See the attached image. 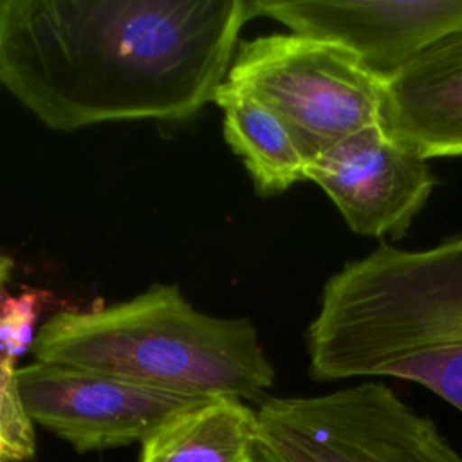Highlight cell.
Returning <instances> with one entry per match:
<instances>
[{
  "instance_id": "ba28073f",
  "label": "cell",
  "mask_w": 462,
  "mask_h": 462,
  "mask_svg": "<svg viewBox=\"0 0 462 462\" xmlns=\"http://www.w3.org/2000/svg\"><path fill=\"white\" fill-rule=\"evenodd\" d=\"M251 9L291 32L350 51L381 83L431 42L462 25V0H253Z\"/></svg>"
},
{
  "instance_id": "277c9868",
  "label": "cell",
  "mask_w": 462,
  "mask_h": 462,
  "mask_svg": "<svg viewBox=\"0 0 462 462\" xmlns=\"http://www.w3.org/2000/svg\"><path fill=\"white\" fill-rule=\"evenodd\" d=\"M256 415V462H462L428 415L375 381L269 397Z\"/></svg>"
},
{
  "instance_id": "7c38bea8",
  "label": "cell",
  "mask_w": 462,
  "mask_h": 462,
  "mask_svg": "<svg viewBox=\"0 0 462 462\" xmlns=\"http://www.w3.org/2000/svg\"><path fill=\"white\" fill-rule=\"evenodd\" d=\"M34 453V422L20 397L16 366L0 363V462H29Z\"/></svg>"
},
{
  "instance_id": "30bf717a",
  "label": "cell",
  "mask_w": 462,
  "mask_h": 462,
  "mask_svg": "<svg viewBox=\"0 0 462 462\" xmlns=\"http://www.w3.org/2000/svg\"><path fill=\"white\" fill-rule=\"evenodd\" d=\"M213 101L224 114V137L260 195L282 193L305 179L307 159L276 112L227 81Z\"/></svg>"
},
{
  "instance_id": "52a82bcc",
  "label": "cell",
  "mask_w": 462,
  "mask_h": 462,
  "mask_svg": "<svg viewBox=\"0 0 462 462\" xmlns=\"http://www.w3.org/2000/svg\"><path fill=\"white\" fill-rule=\"evenodd\" d=\"M305 179L328 195L354 233L393 240L406 235L437 182L428 161L393 141L381 125L310 159Z\"/></svg>"
},
{
  "instance_id": "5bb4252c",
  "label": "cell",
  "mask_w": 462,
  "mask_h": 462,
  "mask_svg": "<svg viewBox=\"0 0 462 462\" xmlns=\"http://www.w3.org/2000/svg\"><path fill=\"white\" fill-rule=\"evenodd\" d=\"M9 273H11V260L0 253V292L4 289L5 280L9 278Z\"/></svg>"
},
{
  "instance_id": "5b68a950",
  "label": "cell",
  "mask_w": 462,
  "mask_h": 462,
  "mask_svg": "<svg viewBox=\"0 0 462 462\" xmlns=\"http://www.w3.org/2000/svg\"><path fill=\"white\" fill-rule=\"evenodd\" d=\"M226 81L276 112L307 162L381 125L383 83L350 51L327 40L289 32L242 42Z\"/></svg>"
},
{
  "instance_id": "7a4b0ae2",
  "label": "cell",
  "mask_w": 462,
  "mask_h": 462,
  "mask_svg": "<svg viewBox=\"0 0 462 462\" xmlns=\"http://www.w3.org/2000/svg\"><path fill=\"white\" fill-rule=\"evenodd\" d=\"M318 381L395 377L462 413V236L430 249L381 244L325 283L307 328Z\"/></svg>"
},
{
  "instance_id": "6da1fadb",
  "label": "cell",
  "mask_w": 462,
  "mask_h": 462,
  "mask_svg": "<svg viewBox=\"0 0 462 462\" xmlns=\"http://www.w3.org/2000/svg\"><path fill=\"white\" fill-rule=\"evenodd\" d=\"M253 16L245 0H0V87L61 132L189 119Z\"/></svg>"
},
{
  "instance_id": "3957f363",
  "label": "cell",
  "mask_w": 462,
  "mask_h": 462,
  "mask_svg": "<svg viewBox=\"0 0 462 462\" xmlns=\"http://www.w3.org/2000/svg\"><path fill=\"white\" fill-rule=\"evenodd\" d=\"M32 354L193 399L251 401L274 383L247 318L204 314L173 285L105 309L56 312L38 328Z\"/></svg>"
},
{
  "instance_id": "8fae6325",
  "label": "cell",
  "mask_w": 462,
  "mask_h": 462,
  "mask_svg": "<svg viewBox=\"0 0 462 462\" xmlns=\"http://www.w3.org/2000/svg\"><path fill=\"white\" fill-rule=\"evenodd\" d=\"M258 415L238 399H209L141 444L139 462H256Z\"/></svg>"
},
{
  "instance_id": "9c48e42d",
  "label": "cell",
  "mask_w": 462,
  "mask_h": 462,
  "mask_svg": "<svg viewBox=\"0 0 462 462\" xmlns=\"http://www.w3.org/2000/svg\"><path fill=\"white\" fill-rule=\"evenodd\" d=\"M381 126L426 161L462 155V25L383 83Z\"/></svg>"
},
{
  "instance_id": "4fadbf2b",
  "label": "cell",
  "mask_w": 462,
  "mask_h": 462,
  "mask_svg": "<svg viewBox=\"0 0 462 462\" xmlns=\"http://www.w3.org/2000/svg\"><path fill=\"white\" fill-rule=\"evenodd\" d=\"M49 294L29 289L0 300V363L16 366V361L32 350L34 327Z\"/></svg>"
},
{
  "instance_id": "8992f818",
  "label": "cell",
  "mask_w": 462,
  "mask_h": 462,
  "mask_svg": "<svg viewBox=\"0 0 462 462\" xmlns=\"http://www.w3.org/2000/svg\"><path fill=\"white\" fill-rule=\"evenodd\" d=\"M16 383L32 422L79 453L143 444L177 415L209 401L49 361L16 368Z\"/></svg>"
}]
</instances>
